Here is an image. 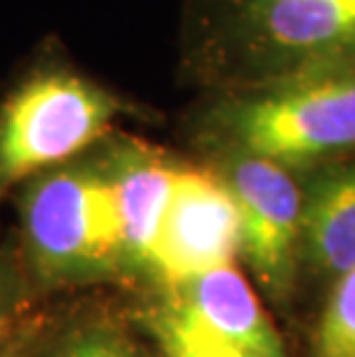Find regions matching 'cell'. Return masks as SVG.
Masks as SVG:
<instances>
[{"label":"cell","instance_id":"obj_1","mask_svg":"<svg viewBox=\"0 0 355 357\" xmlns=\"http://www.w3.org/2000/svg\"><path fill=\"white\" fill-rule=\"evenodd\" d=\"M183 60L210 90L355 60V0H183Z\"/></svg>","mask_w":355,"mask_h":357},{"label":"cell","instance_id":"obj_2","mask_svg":"<svg viewBox=\"0 0 355 357\" xmlns=\"http://www.w3.org/2000/svg\"><path fill=\"white\" fill-rule=\"evenodd\" d=\"M192 134L208 157H261L296 173L355 157V60L210 90Z\"/></svg>","mask_w":355,"mask_h":357},{"label":"cell","instance_id":"obj_3","mask_svg":"<svg viewBox=\"0 0 355 357\" xmlns=\"http://www.w3.org/2000/svg\"><path fill=\"white\" fill-rule=\"evenodd\" d=\"M21 222L26 254L42 279L88 281L125 268L118 203L100 155L30 180Z\"/></svg>","mask_w":355,"mask_h":357},{"label":"cell","instance_id":"obj_4","mask_svg":"<svg viewBox=\"0 0 355 357\" xmlns=\"http://www.w3.org/2000/svg\"><path fill=\"white\" fill-rule=\"evenodd\" d=\"M125 111L118 95L72 67L33 70L0 104V196L86 155Z\"/></svg>","mask_w":355,"mask_h":357},{"label":"cell","instance_id":"obj_5","mask_svg":"<svg viewBox=\"0 0 355 357\" xmlns=\"http://www.w3.org/2000/svg\"><path fill=\"white\" fill-rule=\"evenodd\" d=\"M210 162L238 203L243 256L256 281L270 300L286 305L300 265V173L249 155H217Z\"/></svg>","mask_w":355,"mask_h":357},{"label":"cell","instance_id":"obj_6","mask_svg":"<svg viewBox=\"0 0 355 357\" xmlns=\"http://www.w3.org/2000/svg\"><path fill=\"white\" fill-rule=\"evenodd\" d=\"M243 254V222L226 182L210 166L180 164L148 272L169 291Z\"/></svg>","mask_w":355,"mask_h":357},{"label":"cell","instance_id":"obj_7","mask_svg":"<svg viewBox=\"0 0 355 357\" xmlns=\"http://www.w3.org/2000/svg\"><path fill=\"white\" fill-rule=\"evenodd\" d=\"M100 157L118 203L125 268L148 270L180 164L162 150L134 139L109 141Z\"/></svg>","mask_w":355,"mask_h":357},{"label":"cell","instance_id":"obj_8","mask_svg":"<svg viewBox=\"0 0 355 357\" xmlns=\"http://www.w3.org/2000/svg\"><path fill=\"white\" fill-rule=\"evenodd\" d=\"M300 263L323 279L355 268V157L302 171Z\"/></svg>","mask_w":355,"mask_h":357},{"label":"cell","instance_id":"obj_9","mask_svg":"<svg viewBox=\"0 0 355 357\" xmlns=\"http://www.w3.org/2000/svg\"><path fill=\"white\" fill-rule=\"evenodd\" d=\"M171 300L226 344L252 357H286L282 337L236 263L173 288Z\"/></svg>","mask_w":355,"mask_h":357},{"label":"cell","instance_id":"obj_10","mask_svg":"<svg viewBox=\"0 0 355 357\" xmlns=\"http://www.w3.org/2000/svg\"><path fill=\"white\" fill-rule=\"evenodd\" d=\"M150 321L169 357H252L203 328L176 300L162 305Z\"/></svg>","mask_w":355,"mask_h":357},{"label":"cell","instance_id":"obj_11","mask_svg":"<svg viewBox=\"0 0 355 357\" xmlns=\"http://www.w3.org/2000/svg\"><path fill=\"white\" fill-rule=\"evenodd\" d=\"M312 357H355V268L335 279L314 334Z\"/></svg>","mask_w":355,"mask_h":357},{"label":"cell","instance_id":"obj_12","mask_svg":"<svg viewBox=\"0 0 355 357\" xmlns=\"http://www.w3.org/2000/svg\"><path fill=\"white\" fill-rule=\"evenodd\" d=\"M47 357H139V353L113 325L86 323L65 334Z\"/></svg>","mask_w":355,"mask_h":357},{"label":"cell","instance_id":"obj_13","mask_svg":"<svg viewBox=\"0 0 355 357\" xmlns=\"http://www.w3.org/2000/svg\"><path fill=\"white\" fill-rule=\"evenodd\" d=\"M10 302H12L10 286H7L5 275L0 272V328H3L5 321H7V316H10Z\"/></svg>","mask_w":355,"mask_h":357}]
</instances>
